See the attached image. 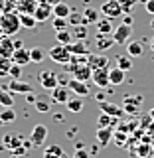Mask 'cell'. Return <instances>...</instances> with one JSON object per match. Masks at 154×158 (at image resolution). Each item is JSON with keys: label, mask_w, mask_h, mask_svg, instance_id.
<instances>
[{"label": "cell", "mask_w": 154, "mask_h": 158, "mask_svg": "<svg viewBox=\"0 0 154 158\" xmlns=\"http://www.w3.org/2000/svg\"><path fill=\"white\" fill-rule=\"evenodd\" d=\"M38 81H40V85H42L44 89H48V91H53V89L59 85V75L46 69V71H40Z\"/></svg>", "instance_id": "5"}, {"label": "cell", "mask_w": 154, "mask_h": 158, "mask_svg": "<svg viewBox=\"0 0 154 158\" xmlns=\"http://www.w3.org/2000/svg\"><path fill=\"white\" fill-rule=\"evenodd\" d=\"M20 22H22V28L34 30L38 26V20L34 18V14H20Z\"/></svg>", "instance_id": "31"}, {"label": "cell", "mask_w": 154, "mask_h": 158, "mask_svg": "<svg viewBox=\"0 0 154 158\" xmlns=\"http://www.w3.org/2000/svg\"><path fill=\"white\" fill-rule=\"evenodd\" d=\"M67 22L71 24V26H79V24H85V18H83V12H77V10H71V14H69Z\"/></svg>", "instance_id": "34"}, {"label": "cell", "mask_w": 154, "mask_h": 158, "mask_svg": "<svg viewBox=\"0 0 154 158\" xmlns=\"http://www.w3.org/2000/svg\"><path fill=\"white\" fill-rule=\"evenodd\" d=\"M30 57H32V63H42L46 59V52H44V48L34 46L30 48Z\"/></svg>", "instance_id": "29"}, {"label": "cell", "mask_w": 154, "mask_h": 158, "mask_svg": "<svg viewBox=\"0 0 154 158\" xmlns=\"http://www.w3.org/2000/svg\"><path fill=\"white\" fill-rule=\"evenodd\" d=\"M12 158H16V156H12Z\"/></svg>", "instance_id": "58"}, {"label": "cell", "mask_w": 154, "mask_h": 158, "mask_svg": "<svg viewBox=\"0 0 154 158\" xmlns=\"http://www.w3.org/2000/svg\"><path fill=\"white\" fill-rule=\"evenodd\" d=\"M117 67L125 69V71L128 73V71L132 69V57H131V56H119V57H117Z\"/></svg>", "instance_id": "32"}, {"label": "cell", "mask_w": 154, "mask_h": 158, "mask_svg": "<svg viewBox=\"0 0 154 158\" xmlns=\"http://www.w3.org/2000/svg\"><path fill=\"white\" fill-rule=\"evenodd\" d=\"M95 44H97L99 52H107V49H111L113 46H115V40H113V36L109 38V36H101V34H97Z\"/></svg>", "instance_id": "22"}, {"label": "cell", "mask_w": 154, "mask_h": 158, "mask_svg": "<svg viewBox=\"0 0 154 158\" xmlns=\"http://www.w3.org/2000/svg\"><path fill=\"white\" fill-rule=\"evenodd\" d=\"M144 10L150 16H154V0H144Z\"/></svg>", "instance_id": "44"}, {"label": "cell", "mask_w": 154, "mask_h": 158, "mask_svg": "<svg viewBox=\"0 0 154 158\" xmlns=\"http://www.w3.org/2000/svg\"><path fill=\"white\" fill-rule=\"evenodd\" d=\"M69 93H71V89H69L67 85H57L52 91V101L53 103H59V105H61V103H65V105H67V101L71 99V97H69Z\"/></svg>", "instance_id": "13"}, {"label": "cell", "mask_w": 154, "mask_h": 158, "mask_svg": "<svg viewBox=\"0 0 154 158\" xmlns=\"http://www.w3.org/2000/svg\"><path fill=\"white\" fill-rule=\"evenodd\" d=\"M73 38L75 40H83V42H85V38H87V28H85V24H79V26H73Z\"/></svg>", "instance_id": "36"}, {"label": "cell", "mask_w": 154, "mask_h": 158, "mask_svg": "<svg viewBox=\"0 0 154 158\" xmlns=\"http://www.w3.org/2000/svg\"><path fill=\"white\" fill-rule=\"evenodd\" d=\"M95 136H97V140H99V144H101V146H107L109 142H111L113 132H111V128H97Z\"/></svg>", "instance_id": "27"}, {"label": "cell", "mask_w": 154, "mask_h": 158, "mask_svg": "<svg viewBox=\"0 0 154 158\" xmlns=\"http://www.w3.org/2000/svg\"><path fill=\"white\" fill-rule=\"evenodd\" d=\"M99 107H101V111L105 113V115L113 117V118H119V117H123V115H125L123 107H119V105H113V103H109V101H103V103H99Z\"/></svg>", "instance_id": "15"}, {"label": "cell", "mask_w": 154, "mask_h": 158, "mask_svg": "<svg viewBox=\"0 0 154 158\" xmlns=\"http://www.w3.org/2000/svg\"><path fill=\"white\" fill-rule=\"evenodd\" d=\"M152 158H154V154H152Z\"/></svg>", "instance_id": "59"}, {"label": "cell", "mask_w": 154, "mask_h": 158, "mask_svg": "<svg viewBox=\"0 0 154 158\" xmlns=\"http://www.w3.org/2000/svg\"><path fill=\"white\" fill-rule=\"evenodd\" d=\"M109 79H111V85H123L127 79V71L121 67H109Z\"/></svg>", "instance_id": "17"}, {"label": "cell", "mask_w": 154, "mask_h": 158, "mask_svg": "<svg viewBox=\"0 0 154 158\" xmlns=\"http://www.w3.org/2000/svg\"><path fill=\"white\" fill-rule=\"evenodd\" d=\"M95 28H97V34H101V36H113V32H115L113 22H111L109 18H105V16H103V18L95 24Z\"/></svg>", "instance_id": "18"}, {"label": "cell", "mask_w": 154, "mask_h": 158, "mask_svg": "<svg viewBox=\"0 0 154 158\" xmlns=\"http://www.w3.org/2000/svg\"><path fill=\"white\" fill-rule=\"evenodd\" d=\"M150 117H152V118H154V109H150Z\"/></svg>", "instance_id": "51"}, {"label": "cell", "mask_w": 154, "mask_h": 158, "mask_svg": "<svg viewBox=\"0 0 154 158\" xmlns=\"http://www.w3.org/2000/svg\"><path fill=\"white\" fill-rule=\"evenodd\" d=\"M0 105H2L4 109H6V107H14V93L10 91V89L0 87Z\"/></svg>", "instance_id": "25"}, {"label": "cell", "mask_w": 154, "mask_h": 158, "mask_svg": "<svg viewBox=\"0 0 154 158\" xmlns=\"http://www.w3.org/2000/svg\"><path fill=\"white\" fill-rule=\"evenodd\" d=\"M26 99H28V103H36V93H28V95H26Z\"/></svg>", "instance_id": "46"}, {"label": "cell", "mask_w": 154, "mask_h": 158, "mask_svg": "<svg viewBox=\"0 0 154 158\" xmlns=\"http://www.w3.org/2000/svg\"><path fill=\"white\" fill-rule=\"evenodd\" d=\"M67 87L71 89V93H73V95H77V97H87L89 95V85H87L85 81L75 79V77H71L67 81Z\"/></svg>", "instance_id": "10"}, {"label": "cell", "mask_w": 154, "mask_h": 158, "mask_svg": "<svg viewBox=\"0 0 154 158\" xmlns=\"http://www.w3.org/2000/svg\"><path fill=\"white\" fill-rule=\"evenodd\" d=\"M150 26H152V28H154V20H152V22H150Z\"/></svg>", "instance_id": "54"}, {"label": "cell", "mask_w": 154, "mask_h": 158, "mask_svg": "<svg viewBox=\"0 0 154 158\" xmlns=\"http://www.w3.org/2000/svg\"><path fill=\"white\" fill-rule=\"evenodd\" d=\"M67 71L71 73V77L79 79V81H89V79L93 77V69L87 65V63H75V61H69L67 63Z\"/></svg>", "instance_id": "3"}, {"label": "cell", "mask_w": 154, "mask_h": 158, "mask_svg": "<svg viewBox=\"0 0 154 158\" xmlns=\"http://www.w3.org/2000/svg\"><path fill=\"white\" fill-rule=\"evenodd\" d=\"M61 154H65V152L59 144H48L46 150H44V158H59Z\"/></svg>", "instance_id": "28"}, {"label": "cell", "mask_w": 154, "mask_h": 158, "mask_svg": "<svg viewBox=\"0 0 154 158\" xmlns=\"http://www.w3.org/2000/svg\"><path fill=\"white\" fill-rule=\"evenodd\" d=\"M56 40H57V44L69 46V44L73 42V32H69V30H59V32H56Z\"/></svg>", "instance_id": "30"}, {"label": "cell", "mask_w": 154, "mask_h": 158, "mask_svg": "<svg viewBox=\"0 0 154 158\" xmlns=\"http://www.w3.org/2000/svg\"><path fill=\"white\" fill-rule=\"evenodd\" d=\"M0 26L4 30V36H16L22 28V22H20V14L16 12H4L0 16Z\"/></svg>", "instance_id": "1"}, {"label": "cell", "mask_w": 154, "mask_h": 158, "mask_svg": "<svg viewBox=\"0 0 154 158\" xmlns=\"http://www.w3.org/2000/svg\"><path fill=\"white\" fill-rule=\"evenodd\" d=\"M99 14H101V10L87 6L85 10H83V18H85V24H97L99 20H101V18H99Z\"/></svg>", "instance_id": "24"}, {"label": "cell", "mask_w": 154, "mask_h": 158, "mask_svg": "<svg viewBox=\"0 0 154 158\" xmlns=\"http://www.w3.org/2000/svg\"><path fill=\"white\" fill-rule=\"evenodd\" d=\"M67 18H56L53 16V20H52V26H53V30L56 32H59V30H67Z\"/></svg>", "instance_id": "38"}, {"label": "cell", "mask_w": 154, "mask_h": 158, "mask_svg": "<svg viewBox=\"0 0 154 158\" xmlns=\"http://www.w3.org/2000/svg\"><path fill=\"white\" fill-rule=\"evenodd\" d=\"M140 103H142V97H125V103H123V109H125V113H131V115H135V113L140 111Z\"/></svg>", "instance_id": "16"}, {"label": "cell", "mask_w": 154, "mask_h": 158, "mask_svg": "<svg viewBox=\"0 0 154 158\" xmlns=\"http://www.w3.org/2000/svg\"><path fill=\"white\" fill-rule=\"evenodd\" d=\"M16 118V113L12 111V107H6V111L0 113V123H12Z\"/></svg>", "instance_id": "37"}, {"label": "cell", "mask_w": 154, "mask_h": 158, "mask_svg": "<svg viewBox=\"0 0 154 158\" xmlns=\"http://www.w3.org/2000/svg\"><path fill=\"white\" fill-rule=\"evenodd\" d=\"M12 61L24 67L26 63L32 61V57H30V49H26V48H20V49H16V52H14V56H12Z\"/></svg>", "instance_id": "20"}, {"label": "cell", "mask_w": 154, "mask_h": 158, "mask_svg": "<svg viewBox=\"0 0 154 158\" xmlns=\"http://www.w3.org/2000/svg\"><path fill=\"white\" fill-rule=\"evenodd\" d=\"M14 52H16V46H14V40L10 36H2L0 38V57L12 59Z\"/></svg>", "instance_id": "9"}, {"label": "cell", "mask_w": 154, "mask_h": 158, "mask_svg": "<svg viewBox=\"0 0 154 158\" xmlns=\"http://www.w3.org/2000/svg\"><path fill=\"white\" fill-rule=\"evenodd\" d=\"M38 0H20L18 2V12L20 14H34L38 8Z\"/></svg>", "instance_id": "23"}, {"label": "cell", "mask_w": 154, "mask_h": 158, "mask_svg": "<svg viewBox=\"0 0 154 158\" xmlns=\"http://www.w3.org/2000/svg\"><path fill=\"white\" fill-rule=\"evenodd\" d=\"M14 46H16V49H20V48H24L22 40H14Z\"/></svg>", "instance_id": "48"}, {"label": "cell", "mask_w": 154, "mask_h": 158, "mask_svg": "<svg viewBox=\"0 0 154 158\" xmlns=\"http://www.w3.org/2000/svg\"><path fill=\"white\" fill-rule=\"evenodd\" d=\"M87 65L95 71V69H105L109 67V57L103 56V53H91V56L87 57Z\"/></svg>", "instance_id": "12"}, {"label": "cell", "mask_w": 154, "mask_h": 158, "mask_svg": "<svg viewBox=\"0 0 154 158\" xmlns=\"http://www.w3.org/2000/svg\"><path fill=\"white\" fill-rule=\"evenodd\" d=\"M138 154H140V156H148V154H150V148H148L146 144H140V146H138Z\"/></svg>", "instance_id": "45"}, {"label": "cell", "mask_w": 154, "mask_h": 158, "mask_svg": "<svg viewBox=\"0 0 154 158\" xmlns=\"http://www.w3.org/2000/svg\"><path fill=\"white\" fill-rule=\"evenodd\" d=\"M59 158H69V156H67V154H61V156H59Z\"/></svg>", "instance_id": "52"}, {"label": "cell", "mask_w": 154, "mask_h": 158, "mask_svg": "<svg viewBox=\"0 0 154 158\" xmlns=\"http://www.w3.org/2000/svg\"><path fill=\"white\" fill-rule=\"evenodd\" d=\"M52 16H53V4L52 2H40L36 12H34V18L38 20V24L46 22V20H49Z\"/></svg>", "instance_id": "7"}, {"label": "cell", "mask_w": 154, "mask_h": 158, "mask_svg": "<svg viewBox=\"0 0 154 158\" xmlns=\"http://www.w3.org/2000/svg\"><path fill=\"white\" fill-rule=\"evenodd\" d=\"M150 46H152V49H154V40H152V44H150Z\"/></svg>", "instance_id": "55"}, {"label": "cell", "mask_w": 154, "mask_h": 158, "mask_svg": "<svg viewBox=\"0 0 154 158\" xmlns=\"http://www.w3.org/2000/svg\"><path fill=\"white\" fill-rule=\"evenodd\" d=\"M121 2V6H123V10H125V14H132V8L136 6L140 0H119Z\"/></svg>", "instance_id": "39"}, {"label": "cell", "mask_w": 154, "mask_h": 158, "mask_svg": "<svg viewBox=\"0 0 154 158\" xmlns=\"http://www.w3.org/2000/svg\"><path fill=\"white\" fill-rule=\"evenodd\" d=\"M4 36V30H2V26H0V38H2Z\"/></svg>", "instance_id": "50"}, {"label": "cell", "mask_w": 154, "mask_h": 158, "mask_svg": "<svg viewBox=\"0 0 154 158\" xmlns=\"http://www.w3.org/2000/svg\"><path fill=\"white\" fill-rule=\"evenodd\" d=\"M97 125H99V128H109V127L113 125V117H109V115H105V113H101Z\"/></svg>", "instance_id": "40"}, {"label": "cell", "mask_w": 154, "mask_h": 158, "mask_svg": "<svg viewBox=\"0 0 154 158\" xmlns=\"http://www.w3.org/2000/svg\"><path fill=\"white\" fill-rule=\"evenodd\" d=\"M36 109H38L40 113H48L49 111V105H48V103H44V101H36Z\"/></svg>", "instance_id": "43"}, {"label": "cell", "mask_w": 154, "mask_h": 158, "mask_svg": "<svg viewBox=\"0 0 154 158\" xmlns=\"http://www.w3.org/2000/svg\"><path fill=\"white\" fill-rule=\"evenodd\" d=\"M91 79H93V83H95L99 89L109 87V85H111V79H109V67H105V69H95Z\"/></svg>", "instance_id": "11"}, {"label": "cell", "mask_w": 154, "mask_h": 158, "mask_svg": "<svg viewBox=\"0 0 154 158\" xmlns=\"http://www.w3.org/2000/svg\"><path fill=\"white\" fill-rule=\"evenodd\" d=\"M85 2H89V0H85Z\"/></svg>", "instance_id": "57"}, {"label": "cell", "mask_w": 154, "mask_h": 158, "mask_svg": "<svg viewBox=\"0 0 154 158\" xmlns=\"http://www.w3.org/2000/svg\"><path fill=\"white\" fill-rule=\"evenodd\" d=\"M12 59L0 57V77H8L10 75V67H12Z\"/></svg>", "instance_id": "35"}, {"label": "cell", "mask_w": 154, "mask_h": 158, "mask_svg": "<svg viewBox=\"0 0 154 158\" xmlns=\"http://www.w3.org/2000/svg\"><path fill=\"white\" fill-rule=\"evenodd\" d=\"M125 24H128V26H131V24H132V18H131V14H128V16L125 18Z\"/></svg>", "instance_id": "49"}, {"label": "cell", "mask_w": 154, "mask_h": 158, "mask_svg": "<svg viewBox=\"0 0 154 158\" xmlns=\"http://www.w3.org/2000/svg\"><path fill=\"white\" fill-rule=\"evenodd\" d=\"M48 138V127L46 125H36L32 131V135H30V142H32V146H42L44 142H46Z\"/></svg>", "instance_id": "8"}, {"label": "cell", "mask_w": 154, "mask_h": 158, "mask_svg": "<svg viewBox=\"0 0 154 158\" xmlns=\"http://www.w3.org/2000/svg\"><path fill=\"white\" fill-rule=\"evenodd\" d=\"M71 6L65 2V0H61V2H56L53 4V16L56 18H69V14H71Z\"/></svg>", "instance_id": "21"}, {"label": "cell", "mask_w": 154, "mask_h": 158, "mask_svg": "<svg viewBox=\"0 0 154 158\" xmlns=\"http://www.w3.org/2000/svg\"><path fill=\"white\" fill-rule=\"evenodd\" d=\"M73 158H91V152H89L87 148H77L75 154H73Z\"/></svg>", "instance_id": "42"}, {"label": "cell", "mask_w": 154, "mask_h": 158, "mask_svg": "<svg viewBox=\"0 0 154 158\" xmlns=\"http://www.w3.org/2000/svg\"><path fill=\"white\" fill-rule=\"evenodd\" d=\"M38 2H49V0H38Z\"/></svg>", "instance_id": "53"}, {"label": "cell", "mask_w": 154, "mask_h": 158, "mask_svg": "<svg viewBox=\"0 0 154 158\" xmlns=\"http://www.w3.org/2000/svg\"><path fill=\"white\" fill-rule=\"evenodd\" d=\"M127 53L131 57H140L142 53H144V46H142L140 42H128L127 44Z\"/></svg>", "instance_id": "26"}, {"label": "cell", "mask_w": 154, "mask_h": 158, "mask_svg": "<svg viewBox=\"0 0 154 158\" xmlns=\"http://www.w3.org/2000/svg\"><path fill=\"white\" fill-rule=\"evenodd\" d=\"M105 99H107V97H105V93H103V91H101V93H97V101H99V103H103Z\"/></svg>", "instance_id": "47"}, {"label": "cell", "mask_w": 154, "mask_h": 158, "mask_svg": "<svg viewBox=\"0 0 154 158\" xmlns=\"http://www.w3.org/2000/svg\"><path fill=\"white\" fill-rule=\"evenodd\" d=\"M67 109H69V113H81L83 111V97L69 99V101H67Z\"/></svg>", "instance_id": "33"}, {"label": "cell", "mask_w": 154, "mask_h": 158, "mask_svg": "<svg viewBox=\"0 0 154 158\" xmlns=\"http://www.w3.org/2000/svg\"><path fill=\"white\" fill-rule=\"evenodd\" d=\"M69 52L73 56H91V49L87 48V44L83 40H77V42H71L69 44Z\"/></svg>", "instance_id": "19"}, {"label": "cell", "mask_w": 154, "mask_h": 158, "mask_svg": "<svg viewBox=\"0 0 154 158\" xmlns=\"http://www.w3.org/2000/svg\"><path fill=\"white\" fill-rule=\"evenodd\" d=\"M48 56H49V59H53L56 63H61V65H67L73 59V53L69 52V46H63V44H56L48 52Z\"/></svg>", "instance_id": "2"}, {"label": "cell", "mask_w": 154, "mask_h": 158, "mask_svg": "<svg viewBox=\"0 0 154 158\" xmlns=\"http://www.w3.org/2000/svg\"><path fill=\"white\" fill-rule=\"evenodd\" d=\"M56 2H61V0H53V4H56Z\"/></svg>", "instance_id": "56"}, {"label": "cell", "mask_w": 154, "mask_h": 158, "mask_svg": "<svg viewBox=\"0 0 154 158\" xmlns=\"http://www.w3.org/2000/svg\"><path fill=\"white\" fill-rule=\"evenodd\" d=\"M8 89L16 95V93H22V95H28V93H32L34 89H32V85L30 83H26V81H22V79H10V85H8Z\"/></svg>", "instance_id": "14"}, {"label": "cell", "mask_w": 154, "mask_h": 158, "mask_svg": "<svg viewBox=\"0 0 154 158\" xmlns=\"http://www.w3.org/2000/svg\"><path fill=\"white\" fill-rule=\"evenodd\" d=\"M101 14L109 20H115V18H121L125 14V10H123L119 0H105L103 6H101Z\"/></svg>", "instance_id": "4"}, {"label": "cell", "mask_w": 154, "mask_h": 158, "mask_svg": "<svg viewBox=\"0 0 154 158\" xmlns=\"http://www.w3.org/2000/svg\"><path fill=\"white\" fill-rule=\"evenodd\" d=\"M20 75H22V65L12 63V67H10V77H12V79H20Z\"/></svg>", "instance_id": "41"}, {"label": "cell", "mask_w": 154, "mask_h": 158, "mask_svg": "<svg viewBox=\"0 0 154 158\" xmlns=\"http://www.w3.org/2000/svg\"><path fill=\"white\" fill-rule=\"evenodd\" d=\"M131 36H132V26H128V24H125V22H123L121 26H117L115 32H113L115 44H121V46H125V44L131 42Z\"/></svg>", "instance_id": "6"}]
</instances>
